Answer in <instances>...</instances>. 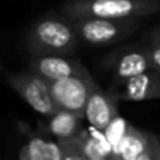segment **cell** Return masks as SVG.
I'll return each mask as SVG.
<instances>
[{
	"label": "cell",
	"instance_id": "obj_1",
	"mask_svg": "<svg viewBox=\"0 0 160 160\" xmlns=\"http://www.w3.org/2000/svg\"><path fill=\"white\" fill-rule=\"evenodd\" d=\"M78 44L72 21L60 12H50L37 17L24 33V45L30 55H72Z\"/></svg>",
	"mask_w": 160,
	"mask_h": 160
},
{
	"label": "cell",
	"instance_id": "obj_2",
	"mask_svg": "<svg viewBox=\"0 0 160 160\" xmlns=\"http://www.w3.org/2000/svg\"><path fill=\"white\" fill-rule=\"evenodd\" d=\"M58 12L70 20L82 17L143 18L160 13V0H65Z\"/></svg>",
	"mask_w": 160,
	"mask_h": 160
},
{
	"label": "cell",
	"instance_id": "obj_3",
	"mask_svg": "<svg viewBox=\"0 0 160 160\" xmlns=\"http://www.w3.org/2000/svg\"><path fill=\"white\" fill-rule=\"evenodd\" d=\"M72 21L78 42L89 47H109L129 38L139 30L142 18L82 17Z\"/></svg>",
	"mask_w": 160,
	"mask_h": 160
},
{
	"label": "cell",
	"instance_id": "obj_4",
	"mask_svg": "<svg viewBox=\"0 0 160 160\" xmlns=\"http://www.w3.org/2000/svg\"><path fill=\"white\" fill-rule=\"evenodd\" d=\"M4 78L18 97L38 115L48 118L58 109L51 98L47 81L36 72L30 70L7 72Z\"/></svg>",
	"mask_w": 160,
	"mask_h": 160
},
{
	"label": "cell",
	"instance_id": "obj_5",
	"mask_svg": "<svg viewBox=\"0 0 160 160\" xmlns=\"http://www.w3.org/2000/svg\"><path fill=\"white\" fill-rule=\"evenodd\" d=\"M103 70L112 75L115 84L152 70L145 45H126L112 50L101 60Z\"/></svg>",
	"mask_w": 160,
	"mask_h": 160
},
{
	"label": "cell",
	"instance_id": "obj_6",
	"mask_svg": "<svg viewBox=\"0 0 160 160\" xmlns=\"http://www.w3.org/2000/svg\"><path fill=\"white\" fill-rule=\"evenodd\" d=\"M50 94L58 109L74 112L84 118V109L88 97L97 84L91 77H70L57 81H47Z\"/></svg>",
	"mask_w": 160,
	"mask_h": 160
},
{
	"label": "cell",
	"instance_id": "obj_7",
	"mask_svg": "<svg viewBox=\"0 0 160 160\" xmlns=\"http://www.w3.org/2000/svg\"><path fill=\"white\" fill-rule=\"evenodd\" d=\"M27 67L45 81H57L70 77H91V72L78 60L64 54L30 55Z\"/></svg>",
	"mask_w": 160,
	"mask_h": 160
},
{
	"label": "cell",
	"instance_id": "obj_8",
	"mask_svg": "<svg viewBox=\"0 0 160 160\" xmlns=\"http://www.w3.org/2000/svg\"><path fill=\"white\" fill-rule=\"evenodd\" d=\"M23 142L18 146L17 160H61L60 146L42 129L34 130L28 123L17 122Z\"/></svg>",
	"mask_w": 160,
	"mask_h": 160
},
{
	"label": "cell",
	"instance_id": "obj_9",
	"mask_svg": "<svg viewBox=\"0 0 160 160\" xmlns=\"http://www.w3.org/2000/svg\"><path fill=\"white\" fill-rule=\"evenodd\" d=\"M119 102L121 101L118 99L113 91L103 89L98 84H95L85 105L84 118L92 126V129L98 132H105L109 125L113 122V119L118 118Z\"/></svg>",
	"mask_w": 160,
	"mask_h": 160
},
{
	"label": "cell",
	"instance_id": "obj_10",
	"mask_svg": "<svg viewBox=\"0 0 160 160\" xmlns=\"http://www.w3.org/2000/svg\"><path fill=\"white\" fill-rule=\"evenodd\" d=\"M113 92L119 101L126 102L160 99V74L154 70L140 72L116 84Z\"/></svg>",
	"mask_w": 160,
	"mask_h": 160
},
{
	"label": "cell",
	"instance_id": "obj_11",
	"mask_svg": "<svg viewBox=\"0 0 160 160\" xmlns=\"http://www.w3.org/2000/svg\"><path fill=\"white\" fill-rule=\"evenodd\" d=\"M149 132L138 129L126 122L121 139L113 149L116 160H138L149 148Z\"/></svg>",
	"mask_w": 160,
	"mask_h": 160
},
{
	"label": "cell",
	"instance_id": "obj_12",
	"mask_svg": "<svg viewBox=\"0 0 160 160\" xmlns=\"http://www.w3.org/2000/svg\"><path fill=\"white\" fill-rule=\"evenodd\" d=\"M47 119H48V122L45 125L47 126L45 132L57 142L74 139L82 130V116L77 115L74 112L65 111V109H57Z\"/></svg>",
	"mask_w": 160,
	"mask_h": 160
},
{
	"label": "cell",
	"instance_id": "obj_13",
	"mask_svg": "<svg viewBox=\"0 0 160 160\" xmlns=\"http://www.w3.org/2000/svg\"><path fill=\"white\" fill-rule=\"evenodd\" d=\"M57 143L60 146L61 160H88V157L82 152V148L77 139V136L74 139L60 140Z\"/></svg>",
	"mask_w": 160,
	"mask_h": 160
},
{
	"label": "cell",
	"instance_id": "obj_14",
	"mask_svg": "<svg viewBox=\"0 0 160 160\" xmlns=\"http://www.w3.org/2000/svg\"><path fill=\"white\" fill-rule=\"evenodd\" d=\"M148 44L145 45L149 55L152 70L160 74V40H148Z\"/></svg>",
	"mask_w": 160,
	"mask_h": 160
},
{
	"label": "cell",
	"instance_id": "obj_15",
	"mask_svg": "<svg viewBox=\"0 0 160 160\" xmlns=\"http://www.w3.org/2000/svg\"><path fill=\"white\" fill-rule=\"evenodd\" d=\"M148 136H149V149H150L154 160H160V138L154 136L153 133H148Z\"/></svg>",
	"mask_w": 160,
	"mask_h": 160
},
{
	"label": "cell",
	"instance_id": "obj_16",
	"mask_svg": "<svg viewBox=\"0 0 160 160\" xmlns=\"http://www.w3.org/2000/svg\"><path fill=\"white\" fill-rule=\"evenodd\" d=\"M146 40H160V24L156 26V27L150 28V30L146 33L145 36Z\"/></svg>",
	"mask_w": 160,
	"mask_h": 160
},
{
	"label": "cell",
	"instance_id": "obj_17",
	"mask_svg": "<svg viewBox=\"0 0 160 160\" xmlns=\"http://www.w3.org/2000/svg\"><path fill=\"white\" fill-rule=\"evenodd\" d=\"M138 160H154V157H153V154H152V152H150V149L148 148V150L145 152V153L142 154V156L139 157Z\"/></svg>",
	"mask_w": 160,
	"mask_h": 160
},
{
	"label": "cell",
	"instance_id": "obj_18",
	"mask_svg": "<svg viewBox=\"0 0 160 160\" xmlns=\"http://www.w3.org/2000/svg\"><path fill=\"white\" fill-rule=\"evenodd\" d=\"M88 160H116V157L113 154H109V156H102V157H94V159H88Z\"/></svg>",
	"mask_w": 160,
	"mask_h": 160
},
{
	"label": "cell",
	"instance_id": "obj_19",
	"mask_svg": "<svg viewBox=\"0 0 160 160\" xmlns=\"http://www.w3.org/2000/svg\"><path fill=\"white\" fill-rule=\"evenodd\" d=\"M3 71V64H2V61H0V72Z\"/></svg>",
	"mask_w": 160,
	"mask_h": 160
}]
</instances>
